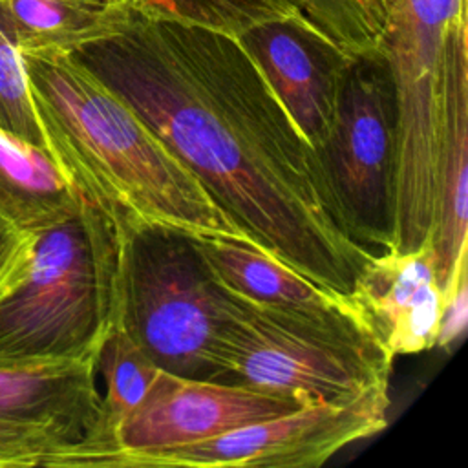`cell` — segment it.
<instances>
[{
  "label": "cell",
  "instance_id": "obj_2",
  "mask_svg": "<svg viewBox=\"0 0 468 468\" xmlns=\"http://www.w3.org/2000/svg\"><path fill=\"white\" fill-rule=\"evenodd\" d=\"M20 53L48 152L119 232L252 243L150 124L71 53Z\"/></svg>",
  "mask_w": 468,
  "mask_h": 468
},
{
  "label": "cell",
  "instance_id": "obj_15",
  "mask_svg": "<svg viewBox=\"0 0 468 468\" xmlns=\"http://www.w3.org/2000/svg\"><path fill=\"white\" fill-rule=\"evenodd\" d=\"M192 241L212 274L249 298L289 305H327L344 298L324 291L252 243L194 236Z\"/></svg>",
  "mask_w": 468,
  "mask_h": 468
},
{
  "label": "cell",
  "instance_id": "obj_14",
  "mask_svg": "<svg viewBox=\"0 0 468 468\" xmlns=\"http://www.w3.org/2000/svg\"><path fill=\"white\" fill-rule=\"evenodd\" d=\"M80 203L46 148L0 130V219L33 234L68 219Z\"/></svg>",
  "mask_w": 468,
  "mask_h": 468
},
{
  "label": "cell",
  "instance_id": "obj_9",
  "mask_svg": "<svg viewBox=\"0 0 468 468\" xmlns=\"http://www.w3.org/2000/svg\"><path fill=\"white\" fill-rule=\"evenodd\" d=\"M302 406L294 397L249 384L188 378L159 367L141 404L122 420L108 453L196 442Z\"/></svg>",
  "mask_w": 468,
  "mask_h": 468
},
{
  "label": "cell",
  "instance_id": "obj_17",
  "mask_svg": "<svg viewBox=\"0 0 468 468\" xmlns=\"http://www.w3.org/2000/svg\"><path fill=\"white\" fill-rule=\"evenodd\" d=\"M97 371L104 378L97 430L77 461V468H93L113 448L122 420L141 404L159 367L119 324L104 338L97 355Z\"/></svg>",
  "mask_w": 468,
  "mask_h": 468
},
{
  "label": "cell",
  "instance_id": "obj_21",
  "mask_svg": "<svg viewBox=\"0 0 468 468\" xmlns=\"http://www.w3.org/2000/svg\"><path fill=\"white\" fill-rule=\"evenodd\" d=\"M75 448L40 430L0 420V468L71 466Z\"/></svg>",
  "mask_w": 468,
  "mask_h": 468
},
{
  "label": "cell",
  "instance_id": "obj_4",
  "mask_svg": "<svg viewBox=\"0 0 468 468\" xmlns=\"http://www.w3.org/2000/svg\"><path fill=\"white\" fill-rule=\"evenodd\" d=\"M216 280L225 378L303 404L344 402L389 380L395 356L347 298L327 305L272 303Z\"/></svg>",
  "mask_w": 468,
  "mask_h": 468
},
{
  "label": "cell",
  "instance_id": "obj_6",
  "mask_svg": "<svg viewBox=\"0 0 468 468\" xmlns=\"http://www.w3.org/2000/svg\"><path fill=\"white\" fill-rule=\"evenodd\" d=\"M121 325L163 371L225 380L221 292L192 236L143 229L122 245Z\"/></svg>",
  "mask_w": 468,
  "mask_h": 468
},
{
  "label": "cell",
  "instance_id": "obj_12",
  "mask_svg": "<svg viewBox=\"0 0 468 468\" xmlns=\"http://www.w3.org/2000/svg\"><path fill=\"white\" fill-rule=\"evenodd\" d=\"M97 358L0 366V420L40 430L73 446L71 468L88 448L101 415Z\"/></svg>",
  "mask_w": 468,
  "mask_h": 468
},
{
  "label": "cell",
  "instance_id": "obj_13",
  "mask_svg": "<svg viewBox=\"0 0 468 468\" xmlns=\"http://www.w3.org/2000/svg\"><path fill=\"white\" fill-rule=\"evenodd\" d=\"M431 243L437 282L446 294L468 260V68L453 71L444 86Z\"/></svg>",
  "mask_w": 468,
  "mask_h": 468
},
{
  "label": "cell",
  "instance_id": "obj_1",
  "mask_svg": "<svg viewBox=\"0 0 468 468\" xmlns=\"http://www.w3.org/2000/svg\"><path fill=\"white\" fill-rule=\"evenodd\" d=\"M71 55L150 124L258 249L331 294L353 291L377 252L351 238L320 154L238 37L119 7L110 29Z\"/></svg>",
  "mask_w": 468,
  "mask_h": 468
},
{
  "label": "cell",
  "instance_id": "obj_3",
  "mask_svg": "<svg viewBox=\"0 0 468 468\" xmlns=\"http://www.w3.org/2000/svg\"><path fill=\"white\" fill-rule=\"evenodd\" d=\"M126 238L84 197L73 216L33 232L27 261L0 294V366L97 358L121 324Z\"/></svg>",
  "mask_w": 468,
  "mask_h": 468
},
{
  "label": "cell",
  "instance_id": "obj_22",
  "mask_svg": "<svg viewBox=\"0 0 468 468\" xmlns=\"http://www.w3.org/2000/svg\"><path fill=\"white\" fill-rule=\"evenodd\" d=\"M468 324V260H464L450 289L444 294L435 347L448 349L466 329Z\"/></svg>",
  "mask_w": 468,
  "mask_h": 468
},
{
  "label": "cell",
  "instance_id": "obj_18",
  "mask_svg": "<svg viewBox=\"0 0 468 468\" xmlns=\"http://www.w3.org/2000/svg\"><path fill=\"white\" fill-rule=\"evenodd\" d=\"M144 16L174 20L239 37L249 27L292 15L294 0H110Z\"/></svg>",
  "mask_w": 468,
  "mask_h": 468
},
{
  "label": "cell",
  "instance_id": "obj_5",
  "mask_svg": "<svg viewBox=\"0 0 468 468\" xmlns=\"http://www.w3.org/2000/svg\"><path fill=\"white\" fill-rule=\"evenodd\" d=\"M384 55L397 97L393 245L431 238L437 154L448 77L468 68L466 0H382Z\"/></svg>",
  "mask_w": 468,
  "mask_h": 468
},
{
  "label": "cell",
  "instance_id": "obj_20",
  "mask_svg": "<svg viewBox=\"0 0 468 468\" xmlns=\"http://www.w3.org/2000/svg\"><path fill=\"white\" fill-rule=\"evenodd\" d=\"M0 130L46 148L22 53L0 15ZM48 150V148H46Z\"/></svg>",
  "mask_w": 468,
  "mask_h": 468
},
{
  "label": "cell",
  "instance_id": "obj_23",
  "mask_svg": "<svg viewBox=\"0 0 468 468\" xmlns=\"http://www.w3.org/2000/svg\"><path fill=\"white\" fill-rule=\"evenodd\" d=\"M33 234L22 232L0 219V294L18 276L29 258Z\"/></svg>",
  "mask_w": 468,
  "mask_h": 468
},
{
  "label": "cell",
  "instance_id": "obj_11",
  "mask_svg": "<svg viewBox=\"0 0 468 468\" xmlns=\"http://www.w3.org/2000/svg\"><path fill=\"white\" fill-rule=\"evenodd\" d=\"M346 298L393 356L435 347L444 292L431 239L410 252H377Z\"/></svg>",
  "mask_w": 468,
  "mask_h": 468
},
{
  "label": "cell",
  "instance_id": "obj_10",
  "mask_svg": "<svg viewBox=\"0 0 468 468\" xmlns=\"http://www.w3.org/2000/svg\"><path fill=\"white\" fill-rule=\"evenodd\" d=\"M238 40L318 152L331 133L344 77L355 55L302 11L256 24Z\"/></svg>",
  "mask_w": 468,
  "mask_h": 468
},
{
  "label": "cell",
  "instance_id": "obj_16",
  "mask_svg": "<svg viewBox=\"0 0 468 468\" xmlns=\"http://www.w3.org/2000/svg\"><path fill=\"white\" fill-rule=\"evenodd\" d=\"M20 51H66L106 33L117 15L110 0H0Z\"/></svg>",
  "mask_w": 468,
  "mask_h": 468
},
{
  "label": "cell",
  "instance_id": "obj_19",
  "mask_svg": "<svg viewBox=\"0 0 468 468\" xmlns=\"http://www.w3.org/2000/svg\"><path fill=\"white\" fill-rule=\"evenodd\" d=\"M294 4L347 53L378 49L384 29L382 0H294Z\"/></svg>",
  "mask_w": 468,
  "mask_h": 468
},
{
  "label": "cell",
  "instance_id": "obj_8",
  "mask_svg": "<svg viewBox=\"0 0 468 468\" xmlns=\"http://www.w3.org/2000/svg\"><path fill=\"white\" fill-rule=\"evenodd\" d=\"M389 380L344 402H314L196 442L119 450L95 468H316L351 442L388 426Z\"/></svg>",
  "mask_w": 468,
  "mask_h": 468
},
{
  "label": "cell",
  "instance_id": "obj_7",
  "mask_svg": "<svg viewBox=\"0 0 468 468\" xmlns=\"http://www.w3.org/2000/svg\"><path fill=\"white\" fill-rule=\"evenodd\" d=\"M318 154L351 238L373 252L391 249L397 97L378 49L353 57L331 133Z\"/></svg>",
  "mask_w": 468,
  "mask_h": 468
}]
</instances>
